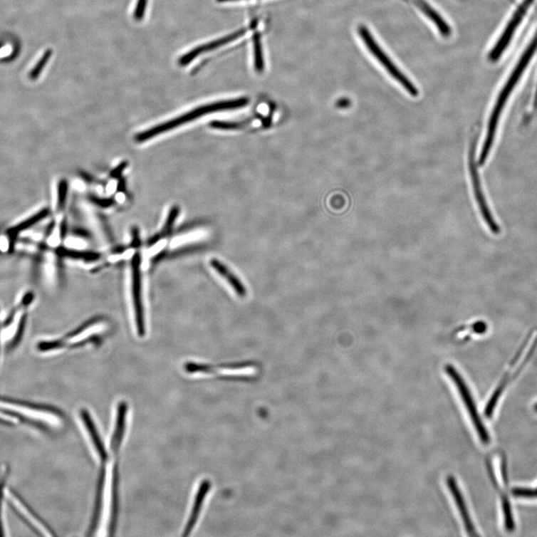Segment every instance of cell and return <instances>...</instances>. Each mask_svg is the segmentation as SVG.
Returning a JSON list of instances; mask_svg holds the SVG:
<instances>
[{"label":"cell","mask_w":537,"mask_h":537,"mask_svg":"<svg viewBox=\"0 0 537 537\" xmlns=\"http://www.w3.org/2000/svg\"><path fill=\"white\" fill-rule=\"evenodd\" d=\"M128 410L129 405L127 402L121 401L118 403L115 432L113 435L112 443H110V450L113 452L114 462L113 468L112 505H110V514L108 526L109 536L115 535L118 523L120 505V457L121 446L122 444L126 428V421H127Z\"/></svg>","instance_id":"obj_1"},{"label":"cell","mask_w":537,"mask_h":537,"mask_svg":"<svg viewBox=\"0 0 537 537\" xmlns=\"http://www.w3.org/2000/svg\"><path fill=\"white\" fill-rule=\"evenodd\" d=\"M249 103V100L247 98H241L204 105L179 117L157 125L152 128L140 132L135 136V140L137 143H143V142L151 140L157 135L164 134L172 130L177 129L184 124L192 122L203 116L214 113L224 112V110L241 108L246 106Z\"/></svg>","instance_id":"obj_2"},{"label":"cell","mask_w":537,"mask_h":537,"mask_svg":"<svg viewBox=\"0 0 537 537\" xmlns=\"http://www.w3.org/2000/svg\"><path fill=\"white\" fill-rule=\"evenodd\" d=\"M80 417L92 441V444L93 445L95 450H96L98 452V456L100 458V464L96 486V495H95L93 514L87 533V536H92L95 531L98 530L100 522L101 513L103 511V494L106 475L105 471L106 464L108 462V454L107 453V451L105 449L103 441L100 437L97 425L95 424L93 417L90 413H89L88 412V410H87L86 408H82L80 410Z\"/></svg>","instance_id":"obj_3"},{"label":"cell","mask_w":537,"mask_h":537,"mask_svg":"<svg viewBox=\"0 0 537 537\" xmlns=\"http://www.w3.org/2000/svg\"><path fill=\"white\" fill-rule=\"evenodd\" d=\"M34 298L33 292H27L11 310L4 322L2 330L9 350H14L21 341L26 323L27 310L33 303Z\"/></svg>","instance_id":"obj_4"},{"label":"cell","mask_w":537,"mask_h":537,"mask_svg":"<svg viewBox=\"0 0 537 537\" xmlns=\"http://www.w3.org/2000/svg\"><path fill=\"white\" fill-rule=\"evenodd\" d=\"M359 34L368 51L383 66L394 80H396L412 96L417 97L419 95L417 88L394 64L382 47L375 41L369 29L366 26H361L359 28Z\"/></svg>","instance_id":"obj_5"},{"label":"cell","mask_w":537,"mask_h":537,"mask_svg":"<svg viewBox=\"0 0 537 537\" xmlns=\"http://www.w3.org/2000/svg\"><path fill=\"white\" fill-rule=\"evenodd\" d=\"M445 370L454 383L457 391L459 392L462 401L465 405L468 414L473 422L474 427H475L479 434L482 443L485 445L488 444L489 441H491V437H489L485 425L481 419L475 401H474L472 395L471 394L469 388L464 381V379L462 375L458 372L457 369L451 365H447L445 367Z\"/></svg>","instance_id":"obj_6"},{"label":"cell","mask_w":537,"mask_h":537,"mask_svg":"<svg viewBox=\"0 0 537 537\" xmlns=\"http://www.w3.org/2000/svg\"><path fill=\"white\" fill-rule=\"evenodd\" d=\"M476 149V138L474 139V140L472 141L469 155V166L473 184L474 193H475L476 199L479 204L480 212L488 228L494 234H499L501 231L500 227L496 222V220L494 219L491 210H489L483 192L477 165L475 160Z\"/></svg>","instance_id":"obj_7"},{"label":"cell","mask_w":537,"mask_h":537,"mask_svg":"<svg viewBox=\"0 0 537 537\" xmlns=\"http://www.w3.org/2000/svg\"><path fill=\"white\" fill-rule=\"evenodd\" d=\"M132 300L135 316L137 330L139 336L144 337L146 334L145 317L142 300V276H141V258L140 254L134 255L132 261Z\"/></svg>","instance_id":"obj_8"},{"label":"cell","mask_w":537,"mask_h":537,"mask_svg":"<svg viewBox=\"0 0 537 537\" xmlns=\"http://www.w3.org/2000/svg\"><path fill=\"white\" fill-rule=\"evenodd\" d=\"M0 409L4 412L19 414L28 419L43 422L61 418V413L53 409L29 406L1 399H0Z\"/></svg>","instance_id":"obj_9"},{"label":"cell","mask_w":537,"mask_h":537,"mask_svg":"<svg viewBox=\"0 0 537 537\" xmlns=\"http://www.w3.org/2000/svg\"><path fill=\"white\" fill-rule=\"evenodd\" d=\"M532 2L533 0H526V1L516 11L512 20L509 22L506 28L504 29L500 39L494 46L491 55H489V58H491V61H496L504 51L505 48H506V46L510 43L512 35L514 33L518 24L522 21Z\"/></svg>","instance_id":"obj_10"},{"label":"cell","mask_w":537,"mask_h":537,"mask_svg":"<svg viewBox=\"0 0 537 537\" xmlns=\"http://www.w3.org/2000/svg\"><path fill=\"white\" fill-rule=\"evenodd\" d=\"M6 497L14 505L16 510H17L27 521V522L31 525L34 528L38 531L41 534L45 536H53L54 533L52 531L47 527L39 518H38L33 512L26 506V504L16 495L9 489H6L4 491Z\"/></svg>","instance_id":"obj_11"},{"label":"cell","mask_w":537,"mask_h":537,"mask_svg":"<svg viewBox=\"0 0 537 537\" xmlns=\"http://www.w3.org/2000/svg\"><path fill=\"white\" fill-rule=\"evenodd\" d=\"M446 483L454 500L457 509L461 514L466 531L469 535H477L475 526H474L470 517L466 503L465 502L461 489L457 485L456 479L452 476H449L446 479Z\"/></svg>","instance_id":"obj_12"},{"label":"cell","mask_w":537,"mask_h":537,"mask_svg":"<svg viewBox=\"0 0 537 537\" xmlns=\"http://www.w3.org/2000/svg\"><path fill=\"white\" fill-rule=\"evenodd\" d=\"M184 370L189 374H224V375H250L256 372L254 367H241L231 368H217L209 365H201L194 362L185 363Z\"/></svg>","instance_id":"obj_13"},{"label":"cell","mask_w":537,"mask_h":537,"mask_svg":"<svg viewBox=\"0 0 537 537\" xmlns=\"http://www.w3.org/2000/svg\"><path fill=\"white\" fill-rule=\"evenodd\" d=\"M245 33H246V29L245 30L241 29L238 31H236V33H234L225 36L222 38H219L212 42L205 43L199 47H197V48L194 49L191 52H189L187 55H184L180 59V64L183 66L187 65L188 63L191 62L192 61H193L194 58L202 55V53L216 50L219 48V47L220 46H223L227 43H231V41H234L241 38Z\"/></svg>","instance_id":"obj_14"},{"label":"cell","mask_w":537,"mask_h":537,"mask_svg":"<svg viewBox=\"0 0 537 537\" xmlns=\"http://www.w3.org/2000/svg\"><path fill=\"white\" fill-rule=\"evenodd\" d=\"M210 265L220 277L226 280L236 295L241 298L247 296V289L241 280L236 277L223 262L217 259H212L210 261Z\"/></svg>","instance_id":"obj_15"},{"label":"cell","mask_w":537,"mask_h":537,"mask_svg":"<svg viewBox=\"0 0 537 537\" xmlns=\"http://www.w3.org/2000/svg\"><path fill=\"white\" fill-rule=\"evenodd\" d=\"M514 366H515V360L513 358L511 363L509 370L506 372V374L504 375L500 384L499 385V386L497 387V388L495 390L494 392L493 393L491 398L489 399L488 403L486 405L484 413H485V416L487 418H491L493 416L495 407L499 400L501 395L502 394L505 387H507L511 379L515 375H516L518 372H516L513 375V373L515 372L516 371L521 370L523 368V367H519L516 369V370L513 371Z\"/></svg>","instance_id":"obj_16"},{"label":"cell","mask_w":537,"mask_h":537,"mask_svg":"<svg viewBox=\"0 0 537 537\" xmlns=\"http://www.w3.org/2000/svg\"><path fill=\"white\" fill-rule=\"evenodd\" d=\"M209 486L210 484L207 481H203L201 484L198 492L197 493L192 513L189 517L183 536H188L189 532H191L194 528L200 514L204 499L207 497V494L209 491Z\"/></svg>","instance_id":"obj_17"},{"label":"cell","mask_w":537,"mask_h":537,"mask_svg":"<svg viewBox=\"0 0 537 537\" xmlns=\"http://www.w3.org/2000/svg\"><path fill=\"white\" fill-rule=\"evenodd\" d=\"M58 254L62 257H67L75 260H83L84 261H95L100 259V256L97 252L80 251L68 249L60 248Z\"/></svg>","instance_id":"obj_18"},{"label":"cell","mask_w":537,"mask_h":537,"mask_svg":"<svg viewBox=\"0 0 537 537\" xmlns=\"http://www.w3.org/2000/svg\"><path fill=\"white\" fill-rule=\"evenodd\" d=\"M254 64L256 71L261 73L264 68V62L262 51V45L261 43V36L259 34H255L254 37Z\"/></svg>","instance_id":"obj_19"},{"label":"cell","mask_w":537,"mask_h":537,"mask_svg":"<svg viewBox=\"0 0 537 537\" xmlns=\"http://www.w3.org/2000/svg\"><path fill=\"white\" fill-rule=\"evenodd\" d=\"M179 213L180 209L178 207H173L170 209L164 228L162 232L160 233L162 239L167 238L172 233Z\"/></svg>","instance_id":"obj_20"},{"label":"cell","mask_w":537,"mask_h":537,"mask_svg":"<svg viewBox=\"0 0 537 537\" xmlns=\"http://www.w3.org/2000/svg\"><path fill=\"white\" fill-rule=\"evenodd\" d=\"M48 214H49V210H47V209L41 212L37 215L26 221V222L22 223L18 225L17 226L14 227L13 229L11 230L10 234L11 235L14 234H17L18 232L21 231H24L28 229V227L33 226L34 224L39 222L41 219L45 218L47 215H48Z\"/></svg>","instance_id":"obj_21"},{"label":"cell","mask_w":537,"mask_h":537,"mask_svg":"<svg viewBox=\"0 0 537 537\" xmlns=\"http://www.w3.org/2000/svg\"><path fill=\"white\" fill-rule=\"evenodd\" d=\"M52 55L51 50L46 51L43 56L40 58L35 68L31 70L28 74L31 80H36L42 71L45 68L46 63L49 61Z\"/></svg>","instance_id":"obj_22"},{"label":"cell","mask_w":537,"mask_h":537,"mask_svg":"<svg viewBox=\"0 0 537 537\" xmlns=\"http://www.w3.org/2000/svg\"><path fill=\"white\" fill-rule=\"evenodd\" d=\"M502 507L504 516L505 528H506V529L509 531H513L515 528L514 521L513 518L511 504L507 498L503 499Z\"/></svg>","instance_id":"obj_23"},{"label":"cell","mask_w":537,"mask_h":537,"mask_svg":"<svg viewBox=\"0 0 537 537\" xmlns=\"http://www.w3.org/2000/svg\"><path fill=\"white\" fill-rule=\"evenodd\" d=\"M68 193V184L66 180H61L59 182L58 188V211L64 210L67 202Z\"/></svg>","instance_id":"obj_24"},{"label":"cell","mask_w":537,"mask_h":537,"mask_svg":"<svg viewBox=\"0 0 537 537\" xmlns=\"http://www.w3.org/2000/svg\"><path fill=\"white\" fill-rule=\"evenodd\" d=\"M88 199L92 203L97 204L98 207L101 208H109L113 207L114 204V201L112 199L100 198L93 195H90Z\"/></svg>","instance_id":"obj_25"},{"label":"cell","mask_w":537,"mask_h":537,"mask_svg":"<svg viewBox=\"0 0 537 537\" xmlns=\"http://www.w3.org/2000/svg\"><path fill=\"white\" fill-rule=\"evenodd\" d=\"M512 494L518 497H537V489L515 488L513 489Z\"/></svg>","instance_id":"obj_26"},{"label":"cell","mask_w":537,"mask_h":537,"mask_svg":"<svg viewBox=\"0 0 537 537\" xmlns=\"http://www.w3.org/2000/svg\"><path fill=\"white\" fill-rule=\"evenodd\" d=\"M7 469L5 467L4 469L0 472V535H1V532L4 531L2 522H1V499H2V494L4 492V481L6 479V476H7Z\"/></svg>","instance_id":"obj_27"},{"label":"cell","mask_w":537,"mask_h":537,"mask_svg":"<svg viewBox=\"0 0 537 537\" xmlns=\"http://www.w3.org/2000/svg\"><path fill=\"white\" fill-rule=\"evenodd\" d=\"M128 162H122L117 168L110 172V177L114 179H118L121 177L122 172L127 167Z\"/></svg>","instance_id":"obj_28"},{"label":"cell","mask_w":537,"mask_h":537,"mask_svg":"<svg viewBox=\"0 0 537 537\" xmlns=\"http://www.w3.org/2000/svg\"><path fill=\"white\" fill-rule=\"evenodd\" d=\"M4 410H0V420H3L5 422H11V423H18L19 422V419L16 418L14 416H11L9 414L4 413Z\"/></svg>","instance_id":"obj_29"},{"label":"cell","mask_w":537,"mask_h":537,"mask_svg":"<svg viewBox=\"0 0 537 537\" xmlns=\"http://www.w3.org/2000/svg\"><path fill=\"white\" fill-rule=\"evenodd\" d=\"M125 184L124 182H122V183L120 182L119 186H118L119 191H121V192L124 191V189H125Z\"/></svg>","instance_id":"obj_30"},{"label":"cell","mask_w":537,"mask_h":537,"mask_svg":"<svg viewBox=\"0 0 537 537\" xmlns=\"http://www.w3.org/2000/svg\"><path fill=\"white\" fill-rule=\"evenodd\" d=\"M219 3H226V2H233V1H238V0H217Z\"/></svg>","instance_id":"obj_31"},{"label":"cell","mask_w":537,"mask_h":537,"mask_svg":"<svg viewBox=\"0 0 537 537\" xmlns=\"http://www.w3.org/2000/svg\"><path fill=\"white\" fill-rule=\"evenodd\" d=\"M534 409H535L536 412H537V404L535 405Z\"/></svg>","instance_id":"obj_32"},{"label":"cell","mask_w":537,"mask_h":537,"mask_svg":"<svg viewBox=\"0 0 537 537\" xmlns=\"http://www.w3.org/2000/svg\"><path fill=\"white\" fill-rule=\"evenodd\" d=\"M2 46H3L2 44H0V49H1Z\"/></svg>","instance_id":"obj_33"},{"label":"cell","mask_w":537,"mask_h":537,"mask_svg":"<svg viewBox=\"0 0 537 537\" xmlns=\"http://www.w3.org/2000/svg\"><path fill=\"white\" fill-rule=\"evenodd\" d=\"M0 330H1V328H0ZM0 337H1V335H0Z\"/></svg>","instance_id":"obj_34"}]
</instances>
